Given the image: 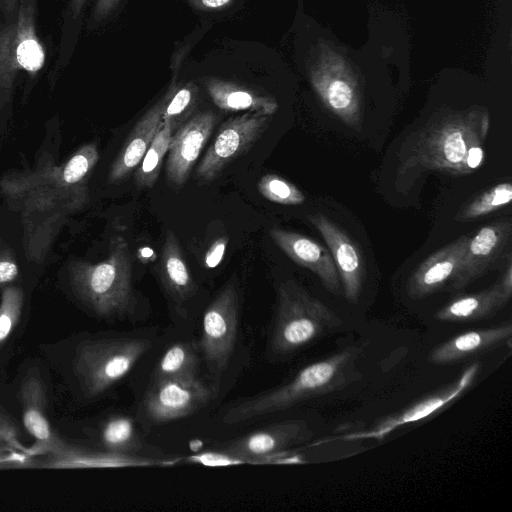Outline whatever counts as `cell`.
Returning <instances> with one entry per match:
<instances>
[{
  "instance_id": "cell-39",
  "label": "cell",
  "mask_w": 512,
  "mask_h": 512,
  "mask_svg": "<svg viewBox=\"0 0 512 512\" xmlns=\"http://www.w3.org/2000/svg\"><path fill=\"white\" fill-rule=\"evenodd\" d=\"M200 1H201V5L208 9L221 8L231 2V0H200Z\"/></svg>"
},
{
  "instance_id": "cell-15",
  "label": "cell",
  "mask_w": 512,
  "mask_h": 512,
  "mask_svg": "<svg viewBox=\"0 0 512 512\" xmlns=\"http://www.w3.org/2000/svg\"><path fill=\"white\" fill-rule=\"evenodd\" d=\"M309 221L329 248L345 298L350 303L357 302L364 279V264L357 246L341 227L325 215H312Z\"/></svg>"
},
{
  "instance_id": "cell-33",
  "label": "cell",
  "mask_w": 512,
  "mask_h": 512,
  "mask_svg": "<svg viewBox=\"0 0 512 512\" xmlns=\"http://www.w3.org/2000/svg\"><path fill=\"white\" fill-rule=\"evenodd\" d=\"M33 456L8 444L0 446V468L26 467L33 464Z\"/></svg>"
},
{
  "instance_id": "cell-14",
  "label": "cell",
  "mask_w": 512,
  "mask_h": 512,
  "mask_svg": "<svg viewBox=\"0 0 512 512\" xmlns=\"http://www.w3.org/2000/svg\"><path fill=\"white\" fill-rule=\"evenodd\" d=\"M45 400L41 378L34 373L28 374L20 387V402L25 429L34 439V444L28 447L33 457L61 454L71 447L52 430L45 411Z\"/></svg>"
},
{
  "instance_id": "cell-9",
  "label": "cell",
  "mask_w": 512,
  "mask_h": 512,
  "mask_svg": "<svg viewBox=\"0 0 512 512\" xmlns=\"http://www.w3.org/2000/svg\"><path fill=\"white\" fill-rule=\"evenodd\" d=\"M271 117L247 112L225 121L200 161L197 177L204 182L214 180L232 161L254 146L267 130Z\"/></svg>"
},
{
  "instance_id": "cell-24",
  "label": "cell",
  "mask_w": 512,
  "mask_h": 512,
  "mask_svg": "<svg viewBox=\"0 0 512 512\" xmlns=\"http://www.w3.org/2000/svg\"><path fill=\"white\" fill-rule=\"evenodd\" d=\"M160 278L167 294L178 307L195 293L196 286L181 247L175 233L170 229L166 233L162 247Z\"/></svg>"
},
{
  "instance_id": "cell-29",
  "label": "cell",
  "mask_w": 512,
  "mask_h": 512,
  "mask_svg": "<svg viewBox=\"0 0 512 512\" xmlns=\"http://www.w3.org/2000/svg\"><path fill=\"white\" fill-rule=\"evenodd\" d=\"M512 200V185L502 182L492 186L463 207L456 215V221H470L485 216L508 205Z\"/></svg>"
},
{
  "instance_id": "cell-21",
  "label": "cell",
  "mask_w": 512,
  "mask_h": 512,
  "mask_svg": "<svg viewBox=\"0 0 512 512\" xmlns=\"http://www.w3.org/2000/svg\"><path fill=\"white\" fill-rule=\"evenodd\" d=\"M511 335L510 323L467 331L437 346L430 353L428 360L437 365L459 362L492 351L506 342L510 344Z\"/></svg>"
},
{
  "instance_id": "cell-20",
  "label": "cell",
  "mask_w": 512,
  "mask_h": 512,
  "mask_svg": "<svg viewBox=\"0 0 512 512\" xmlns=\"http://www.w3.org/2000/svg\"><path fill=\"white\" fill-rule=\"evenodd\" d=\"M49 456L42 467L56 469L158 467L171 466L178 462V459L121 454L104 449L94 451L74 446L64 453Z\"/></svg>"
},
{
  "instance_id": "cell-30",
  "label": "cell",
  "mask_w": 512,
  "mask_h": 512,
  "mask_svg": "<svg viewBox=\"0 0 512 512\" xmlns=\"http://www.w3.org/2000/svg\"><path fill=\"white\" fill-rule=\"evenodd\" d=\"M258 191L267 200L281 205H300L305 201L302 191L276 174H266L258 181Z\"/></svg>"
},
{
  "instance_id": "cell-37",
  "label": "cell",
  "mask_w": 512,
  "mask_h": 512,
  "mask_svg": "<svg viewBox=\"0 0 512 512\" xmlns=\"http://www.w3.org/2000/svg\"><path fill=\"white\" fill-rule=\"evenodd\" d=\"M120 0H97L93 17L95 20L99 21L108 16L118 5Z\"/></svg>"
},
{
  "instance_id": "cell-18",
  "label": "cell",
  "mask_w": 512,
  "mask_h": 512,
  "mask_svg": "<svg viewBox=\"0 0 512 512\" xmlns=\"http://www.w3.org/2000/svg\"><path fill=\"white\" fill-rule=\"evenodd\" d=\"M269 234L292 261L313 272L331 293H339L340 279L330 251L297 232L272 228Z\"/></svg>"
},
{
  "instance_id": "cell-10",
  "label": "cell",
  "mask_w": 512,
  "mask_h": 512,
  "mask_svg": "<svg viewBox=\"0 0 512 512\" xmlns=\"http://www.w3.org/2000/svg\"><path fill=\"white\" fill-rule=\"evenodd\" d=\"M239 320L235 284H228L207 307L202 319L200 350L209 370L223 372L233 355Z\"/></svg>"
},
{
  "instance_id": "cell-34",
  "label": "cell",
  "mask_w": 512,
  "mask_h": 512,
  "mask_svg": "<svg viewBox=\"0 0 512 512\" xmlns=\"http://www.w3.org/2000/svg\"><path fill=\"white\" fill-rule=\"evenodd\" d=\"M0 441L8 444L16 449L28 452V447H25L19 439V430L11 421V419L0 411Z\"/></svg>"
},
{
  "instance_id": "cell-7",
  "label": "cell",
  "mask_w": 512,
  "mask_h": 512,
  "mask_svg": "<svg viewBox=\"0 0 512 512\" xmlns=\"http://www.w3.org/2000/svg\"><path fill=\"white\" fill-rule=\"evenodd\" d=\"M5 19L0 18V113L11 99L18 75L36 74L45 63L36 31L35 0H19L13 16Z\"/></svg>"
},
{
  "instance_id": "cell-12",
  "label": "cell",
  "mask_w": 512,
  "mask_h": 512,
  "mask_svg": "<svg viewBox=\"0 0 512 512\" xmlns=\"http://www.w3.org/2000/svg\"><path fill=\"white\" fill-rule=\"evenodd\" d=\"M512 222L500 219L480 228L469 238L459 268L451 281L453 289H462L501 259L509 245Z\"/></svg>"
},
{
  "instance_id": "cell-4",
  "label": "cell",
  "mask_w": 512,
  "mask_h": 512,
  "mask_svg": "<svg viewBox=\"0 0 512 512\" xmlns=\"http://www.w3.org/2000/svg\"><path fill=\"white\" fill-rule=\"evenodd\" d=\"M68 272L77 296L98 316L124 317L135 311L130 251L121 235L112 237L103 261L71 260Z\"/></svg>"
},
{
  "instance_id": "cell-31",
  "label": "cell",
  "mask_w": 512,
  "mask_h": 512,
  "mask_svg": "<svg viewBox=\"0 0 512 512\" xmlns=\"http://www.w3.org/2000/svg\"><path fill=\"white\" fill-rule=\"evenodd\" d=\"M24 292L19 287H6L0 298V346L9 338L19 322Z\"/></svg>"
},
{
  "instance_id": "cell-28",
  "label": "cell",
  "mask_w": 512,
  "mask_h": 512,
  "mask_svg": "<svg viewBox=\"0 0 512 512\" xmlns=\"http://www.w3.org/2000/svg\"><path fill=\"white\" fill-rule=\"evenodd\" d=\"M172 134L170 125L162 121L143 159L134 171V180L139 188H151L157 182Z\"/></svg>"
},
{
  "instance_id": "cell-5",
  "label": "cell",
  "mask_w": 512,
  "mask_h": 512,
  "mask_svg": "<svg viewBox=\"0 0 512 512\" xmlns=\"http://www.w3.org/2000/svg\"><path fill=\"white\" fill-rule=\"evenodd\" d=\"M341 318L294 280L278 287L277 310L270 347L277 355L292 353L335 331Z\"/></svg>"
},
{
  "instance_id": "cell-32",
  "label": "cell",
  "mask_w": 512,
  "mask_h": 512,
  "mask_svg": "<svg viewBox=\"0 0 512 512\" xmlns=\"http://www.w3.org/2000/svg\"><path fill=\"white\" fill-rule=\"evenodd\" d=\"M193 90L185 86L162 100V121L167 122L173 133L187 121L192 110Z\"/></svg>"
},
{
  "instance_id": "cell-40",
  "label": "cell",
  "mask_w": 512,
  "mask_h": 512,
  "mask_svg": "<svg viewBox=\"0 0 512 512\" xmlns=\"http://www.w3.org/2000/svg\"><path fill=\"white\" fill-rule=\"evenodd\" d=\"M86 0H70V8L74 18L78 17Z\"/></svg>"
},
{
  "instance_id": "cell-16",
  "label": "cell",
  "mask_w": 512,
  "mask_h": 512,
  "mask_svg": "<svg viewBox=\"0 0 512 512\" xmlns=\"http://www.w3.org/2000/svg\"><path fill=\"white\" fill-rule=\"evenodd\" d=\"M478 370V364H472L449 386H446L440 391L414 403L407 409L385 418L378 423V425L372 427L368 431L350 435L348 438L382 440L398 427L434 414L461 396L473 383Z\"/></svg>"
},
{
  "instance_id": "cell-11",
  "label": "cell",
  "mask_w": 512,
  "mask_h": 512,
  "mask_svg": "<svg viewBox=\"0 0 512 512\" xmlns=\"http://www.w3.org/2000/svg\"><path fill=\"white\" fill-rule=\"evenodd\" d=\"M214 395L199 378L156 381L144 397L143 415L154 425L178 420L206 406Z\"/></svg>"
},
{
  "instance_id": "cell-27",
  "label": "cell",
  "mask_w": 512,
  "mask_h": 512,
  "mask_svg": "<svg viewBox=\"0 0 512 512\" xmlns=\"http://www.w3.org/2000/svg\"><path fill=\"white\" fill-rule=\"evenodd\" d=\"M100 443L104 450L129 454L144 455L146 448L137 432L133 419L127 415L108 417L99 430Z\"/></svg>"
},
{
  "instance_id": "cell-22",
  "label": "cell",
  "mask_w": 512,
  "mask_h": 512,
  "mask_svg": "<svg viewBox=\"0 0 512 512\" xmlns=\"http://www.w3.org/2000/svg\"><path fill=\"white\" fill-rule=\"evenodd\" d=\"M162 113L161 101L149 109L136 123L112 162L109 182H121L135 171L162 123Z\"/></svg>"
},
{
  "instance_id": "cell-17",
  "label": "cell",
  "mask_w": 512,
  "mask_h": 512,
  "mask_svg": "<svg viewBox=\"0 0 512 512\" xmlns=\"http://www.w3.org/2000/svg\"><path fill=\"white\" fill-rule=\"evenodd\" d=\"M311 79L326 107L346 125L358 130L362 123L360 93L343 65L341 68H319Z\"/></svg>"
},
{
  "instance_id": "cell-23",
  "label": "cell",
  "mask_w": 512,
  "mask_h": 512,
  "mask_svg": "<svg viewBox=\"0 0 512 512\" xmlns=\"http://www.w3.org/2000/svg\"><path fill=\"white\" fill-rule=\"evenodd\" d=\"M511 295L498 281L482 291L453 299L437 311L436 318L455 323L478 321L495 314Z\"/></svg>"
},
{
  "instance_id": "cell-1",
  "label": "cell",
  "mask_w": 512,
  "mask_h": 512,
  "mask_svg": "<svg viewBox=\"0 0 512 512\" xmlns=\"http://www.w3.org/2000/svg\"><path fill=\"white\" fill-rule=\"evenodd\" d=\"M98 159L97 145L90 142L62 164L46 161L0 179L8 207L20 215L30 262H44L62 227L88 203V181Z\"/></svg>"
},
{
  "instance_id": "cell-38",
  "label": "cell",
  "mask_w": 512,
  "mask_h": 512,
  "mask_svg": "<svg viewBox=\"0 0 512 512\" xmlns=\"http://www.w3.org/2000/svg\"><path fill=\"white\" fill-rule=\"evenodd\" d=\"M19 0H0V10L4 17H11L18 7Z\"/></svg>"
},
{
  "instance_id": "cell-25",
  "label": "cell",
  "mask_w": 512,
  "mask_h": 512,
  "mask_svg": "<svg viewBox=\"0 0 512 512\" xmlns=\"http://www.w3.org/2000/svg\"><path fill=\"white\" fill-rule=\"evenodd\" d=\"M207 90L216 106L225 111L248 110L273 115L278 108L272 98L257 95L234 84L210 81Z\"/></svg>"
},
{
  "instance_id": "cell-36",
  "label": "cell",
  "mask_w": 512,
  "mask_h": 512,
  "mask_svg": "<svg viewBox=\"0 0 512 512\" xmlns=\"http://www.w3.org/2000/svg\"><path fill=\"white\" fill-rule=\"evenodd\" d=\"M227 245V237H219L210 245L204 256V265L206 268L212 269L221 263Z\"/></svg>"
},
{
  "instance_id": "cell-3",
  "label": "cell",
  "mask_w": 512,
  "mask_h": 512,
  "mask_svg": "<svg viewBox=\"0 0 512 512\" xmlns=\"http://www.w3.org/2000/svg\"><path fill=\"white\" fill-rule=\"evenodd\" d=\"M362 353L361 346L351 345L303 367L287 383L237 402L224 414L223 423L239 424L342 389L358 377Z\"/></svg>"
},
{
  "instance_id": "cell-8",
  "label": "cell",
  "mask_w": 512,
  "mask_h": 512,
  "mask_svg": "<svg viewBox=\"0 0 512 512\" xmlns=\"http://www.w3.org/2000/svg\"><path fill=\"white\" fill-rule=\"evenodd\" d=\"M313 436L304 420L290 419L265 426L230 442L219 453L221 466L294 462L286 451Z\"/></svg>"
},
{
  "instance_id": "cell-26",
  "label": "cell",
  "mask_w": 512,
  "mask_h": 512,
  "mask_svg": "<svg viewBox=\"0 0 512 512\" xmlns=\"http://www.w3.org/2000/svg\"><path fill=\"white\" fill-rule=\"evenodd\" d=\"M199 356L191 342L171 344L156 364L153 382L170 379L198 378Z\"/></svg>"
},
{
  "instance_id": "cell-6",
  "label": "cell",
  "mask_w": 512,
  "mask_h": 512,
  "mask_svg": "<svg viewBox=\"0 0 512 512\" xmlns=\"http://www.w3.org/2000/svg\"><path fill=\"white\" fill-rule=\"evenodd\" d=\"M151 346V340L140 337H111L80 343L74 369L84 392L94 397L111 388Z\"/></svg>"
},
{
  "instance_id": "cell-19",
  "label": "cell",
  "mask_w": 512,
  "mask_h": 512,
  "mask_svg": "<svg viewBox=\"0 0 512 512\" xmlns=\"http://www.w3.org/2000/svg\"><path fill=\"white\" fill-rule=\"evenodd\" d=\"M469 238L463 235L426 258L412 273L408 293L414 298L425 297L452 281Z\"/></svg>"
},
{
  "instance_id": "cell-2",
  "label": "cell",
  "mask_w": 512,
  "mask_h": 512,
  "mask_svg": "<svg viewBox=\"0 0 512 512\" xmlns=\"http://www.w3.org/2000/svg\"><path fill=\"white\" fill-rule=\"evenodd\" d=\"M489 126L490 116L484 109H469L445 116L420 134L404 167L454 175L470 174L484 161L483 145Z\"/></svg>"
},
{
  "instance_id": "cell-35",
  "label": "cell",
  "mask_w": 512,
  "mask_h": 512,
  "mask_svg": "<svg viewBox=\"0 0 512 512\" xmlns=\"http://www.w3.org/2000/svg\"><path fill=\"white\" fill-rule=\"evenodd\" d=\"M19 275V266L10 249L0 250V287L14 281Z\"/></svg>"
},
{
  "instance_id": "cell-13",
  "label": "cell",
  "mask_w": 512,
  "mask_h": 512,
  "mask_svg": "<svg viewBox=\"0 0 512 512\" xmlns=\"http://www.w3.org/2000/svg\"><path fill=\"white\" fill-rule=\"evenodd\" d=\"M217 122L215 113L201 112L172 134L166 162V175L172 184L181 186L187 181Z\"/></svg>"
}]
</instances>
